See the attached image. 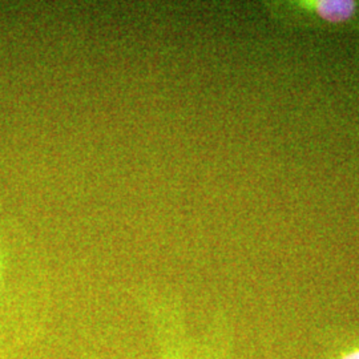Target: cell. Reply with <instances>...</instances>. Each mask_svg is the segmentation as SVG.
<instances>
[{
	"label": "cell",
	"instance_id": "6",
	"mask_svg": "<svg viewBox=\"0 0 359 359\" xmlns=\"http://www.w3.org/2000/svg\"><path fill=\"white\" fill-rule=\"evenodd\" d=\"M355 34H359V23L358 26H357V29H355Z\"/></svg>",
	"mask_w": 359,
	"mask_h": 359
},
{
	"label": "cell",
	"instance_id": "1",
	"mask_svg": "<svg viewBox=\"0 0 359 359\" xmlns=\"http://www.w3.org/2000/svg\"><path fill=\"white\" fill-rule=\"evenodd\" d=\"M47 278L26 244L0 226V348L18 355L35 346L48 327Z\"/></svg>",
	"mask_w": 359,
	"mask_h": 359
},
{
	"label": "cell",
	"instance_id": "2",
	"mask_svg": "<svg viewBox=\"0 0 359 359\" xmlns=\"http://www.w3.org/2000/svg\"><path fill=\"white\" fill-rule=\"evenodd\" d=\"M130 295L147 318L157 359H229L218 329L203 339L193 337L182 298L172 289L140 283L130 287Z\"/></svg>",
	"mask_w": 359,
	"mask_h": 359
},
{
	"label": "cell",
	"instance_id": "5",
	"mask_svg": "<svg viewBox=\"0 0 359 359\" xmlns=\"http://www.w3.org/2000/svg\"><path fill=\"white\" fill-rule=\"evenodd\" d=\"M341 359H359V348H355V350L347 353L346 355Z\"/></svg>",
	"mask_w": 359,
	"mask_h": 359
},
{
	"label": "cell",
	"instance_id": "4",
	"mask_svg": "<svg viewBox=\"0 0 359 359\" xmlns=\"http://www.w3.org/2000/svg\"><path fill=\"white\" fill-rule=\"evenodd\" d=\"M18 358V355H15V354H11V353H8V351H6V350H3V348H0V359H16Z\"/></svg>",
	"mask_w": 359,
	"mask_h": 359
},
{
	"label": "cell",
	"instance_id": "3",
	"mask_svg": "<svg viewBox=\"0 0 359 359\" xmlns=\"http://www.w3.org/2000/svg\"><path fill=\"white\" fill-rule=\"evenodd\" d=\"M278 26L318 32L355 34L359 0H265L261 3Z\"/></svg>",
	"mask_w": 359,
	"mask_h": 359
}]
</instances>
